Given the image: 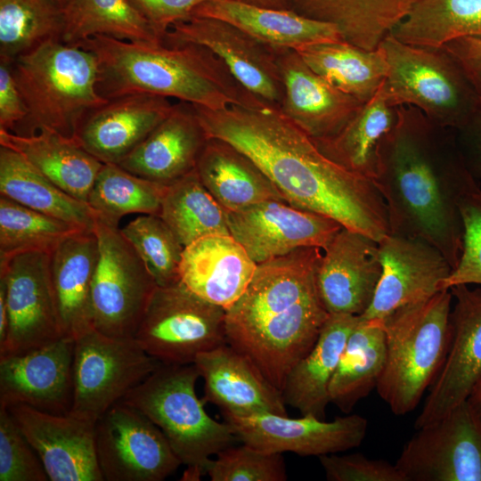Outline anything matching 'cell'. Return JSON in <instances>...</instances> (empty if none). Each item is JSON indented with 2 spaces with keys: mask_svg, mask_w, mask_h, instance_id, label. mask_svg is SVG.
Instances as JSON below:
<instances>
[{
  "mask_svg": "<svg viewBox=\"0 0 481 481\" xmlns=\"http://www.w3.org/2000/svg\"><path fill=\"white\" fill-rule=\"evenodd\" d=\"M8 332V310L6 302V285L3 278H0V346L6 340Z\"/></svg>",
  "mask_w": 481,
  "mask_h": 481,
  "instance_id": "db71d44e",
  "label": "cell"
},
{
  "mask_svg": "<svg viewBox=\"0 0 481 481\" xmlns=\"http://www.w3.org/2000/svg\"><path fill=\"white\" fill-rule=\"evenodd\" d=\"M195 365L163 364L121 400L135 408L165 435L182 464L184 480L207 475L212 459L239 441L231 425L211 418L196 394Z\"/></svg>",
  "mask_w": 481,
  "mask_h": 481,
  "instance_id": "8992f818",
  "label": "cell"
},
{
  "mask_svg": "<svg viewBox=\"0 0 481 481\" xmlns=\"http://www.w3.org/2000/svg\"><path fill=\"white\" fill-rule=\"evenodd\" d=\"M167 186L136 175L118 164L103 163L87 204L97 218L118 226L120 219L129 214L159 216Z\"/></svg>",
  "mask_w": 481,
  "mask_h": 481,
  "instance_id": "60d3db41",
  "label": "cell"
},
{
  "mask_svg": "<svg viewBox=\"0 0 481 481\" xmlns=\"http://www.w3.org/2000/svg\"><path fill=\"white\" fill-rule=\"evenodd\" d=\"M0 145L19 153L65 192L86 203L103 165L75 138L45 128L30 135L0 130Z\"/></svg>",
  "mask_w": 481,
  "mask_h": 481,
  "instance_id": "f546056e",
  "label": "cell"
},
{
  "mask_svg": "<svg viewBox=\"0 0 481 481\" xmlns=\"http://www.w3.org/2000/svg\"><path fill=\"white\" fill-rule=\"evenodd\" d=\"M211 481H285L288 479L281 452L261 451L241 443L216 454L207 469Z\"/></svg>",
  "mask_w": 481,
  "mask_h": 481,
  "instance_id": "f6af8a7d",
  "label": "cell"
},
{
  "mask_svg": "<svg viewBox=\"0 0 481 481\" xmlns=\"http://www.w3.org/2000/svg\"><path fill=\"white\" fill-rule=\"evenodd\" d=\"M379 46L388 64L382 86L392 106H413L434 123L456 130L480 103L463 70L444 47L406 44L391 33Z\"/></svg>",
  "mask_w": 481,
  "mask_h": 481,
  "instance_id": "ba28073f",
  "label": "cell"
},
{
  "mask_svg": "<svg viewBox=\"0 0 481 481\" xmlns=\"http://www.w3.org/2000/svg\"><path fill=\"white\" fill-rule=\"evenodd\" d=\"M51 481H104L95 450L97 420L69 411L51 413L26 404L8 408Z\"/></svg>",
  "mask_w": 481,
  "mask_h": 481,
  "instance_id": "e0dca14e",
  "label": "cell"
},
{
  "mask_svg": "<svg viewBox=\"0 0 481 481\" xmlns=\"http://www.w3.org/2000/svg\"><path fill=\"white\" fill-rule=\"evenodd\" d=\"M381 275L378 242L342 227L322 249L315 272L319 298L329 314L360 316Z\"/></svg>",
  "mask_w": 481,
  "mask_h": 481,
  "instance_id": "7402d4cb",
  "label": "cell"
},
{
  "mask_svg": "<svg viewBox=\"0 0 481 481\" xmlns=\"http://www.w3.org/2000/svg\"><path fill=\"white\" fill-rule=\"evenodd\" d=\"M63 31V9L55 0H0L1 61L12 64L46 42L61 41Z\"/></svg>",
  "mask_w": 481,
  "mask_h": 481,
  "instance_id": "b9f144b4",
  "label": "cell"
},
{
  "mask_svg": "<svg viewBox=\"0 0 481 481\" xmlns=\"http://www.w3.org/2000/svg\"><path fill=\"white\" fill-rule=\"evenodd\" d=\"M164 42L206 47L249 93L271 105L281 106L284 88L276 49L236 26L215 18L192 15L175 23L166 33Z\"/></svg>",
  "mask_w": 481,
  "mask_h": 481,
  "instance_id": "9a60e30c",
  "label": "cell"
},
{
  "mask_svg": "<svg viewBox=\"0 0 481 481\" xmlns=\"http://www.w3.org/2000/svg\"><path fill=\"white\" fill-rule=\"evenodd\" d=\"M11 68L28 111L13 133L45 128L75 138L83 118L108 101L97 89V59L82 47L46 42L16 58Z\"/></svg>",
  "mask_w": 481,
  "mask_h": 481,
  "instance_id": "5b68a950",
  "label": "cell"
},
{
  "mask_svg": "<svg viewBox=\"0 0 481 481\" xmlns=\"http://www.w3.org/2000/svg\"><path fill=\"white\" fill-rule=\"evenodd\" d=\"M160 365L135 338L90 330L75 339L70 411L98 420Z\"/></svg>",
  "mask_w": 481,
  "mask_h": 481,
  "instance_id": "8fae6325",
  "label": "cell"
},
{
  "mask_svg": "<svg viewBox=\"0 0 481 481\" xmlns=\"http://www.w3.org/2000/svg\"><path fill=\"white\" fill-rule=\"evenodd\" d=\"M208 139L192 106L181 102L118 165L168 185L195 169Z\"/></svg>",
  "mask_w": 481,
  "mask_h": 481,
  "instance_id": "4316f807",
  "label": "cell"
},
{
  "mask_svg": "<svg viewBox=\"0 0 481 481\" xmlns=\"http://www.w3.org/2000/svg\"><path fill=\"white\" fill-rule=\"evenodd\" d=\"M359 316L330 314L312 349L286 377L281 389L286 404L302 415L325 419L329 386L346 340Z\"/></svg>",
  "mask_w": 481,
  "mask_h": 481,
  "instance_id": "4dcf8cb0",
  "label": "cell"
},
{
  "mask_svg": "<svg viewBox=\"0 0 481 481\" xmlns=\"http://www.w3.org/2000/svg\"><path fill=\"white\" fill-rule=\"evenodd\" d=\"M192 106L207 137L227 142L249 157L290 205L377 242L390 232L373 181L326 157L280 107Z\"/></svg>",
  "mask_w": 481,
  "mask_h": 481,
  "instance_id": "6da1fadb",
  "label": "cell"
},
{
  "mask_svg": "<svg viewBox=\"0 0 481 481\" xmlns=\"http://www.w3.org/2000/svg\"><path fill=\"white\" fill-rule=\"evenodd\" d=\"M195 169L225 212L266 200L286 201L257 164L227 142L208 138Z\"/></svg>",
  "mask_w": 481,
  "mask_h": 481,
  "instance_id": "1f68e13d",
  "label": "cell"
},
{
  "mask_svg": "<svg viewBox=\"0 0 481 481\" xmlns=\"http://www.w3.org/2000/svg\"><path fill=\"white\" fill-rule=\"evenodd\" d=\"M99 257L91 306L94 329L114 338H134L158 287L120 228L96 219Z\"/></svg>",
  "mask_w": 481,
  "mask_h": 481,
  "instance_id": "30bf717a",
  "label": "cell"
},
{
  "mask_svg": "<svg viewBox=\"0 0 481 481\" xmlns=\"http://www.w3.org/2000/svg\"><path fill=\"white\" fill-rule=\"evenodd\" d=\"M193 364L204 380L202 400L216 405L223 416H288L281 391L230 345L200 354Z\"/></svg>",
  "mask_w": 481,
  "mask_h": 481,
  "instance_id": "603a6c76",
  "label": "cell"
},
{
  "mask_svg": "<svg viewBox=\"0 0 481 481\" xmlns=\"http://www.w3.org/2000/svg\"><path fill=\"white\" fill-rule=\"evenodd\" d=\"M454 131L468 168L477 180H481V102L467 121Z\"/></svg>",
  "mask_w": 481,
  "mask_h": 481,
  "instance_id": "f5cc1de1",
  "label": "cell"
},
{
  "mask_svg": "<svg viewBox=\"0 0 481 481\" xmlns=\"http://www.w3.org/2000/svg\"><path fill=\"white\" fill-rule=\"evenodd\" d=\"M225 213L230 234L257 265L300 248L323 249L343 227L336 220L281 200Z\"/></svg>",
  "mask_w": 481,
  "mask_h": 481,
  "instance_id": "2e32d148",
  "label": "cell"
},
{
  "mask_svg": "<svg viewBox=\"0 0 481 481\" xmlns=\"http://www.w3.org/2000/svg\"><path fill=\"white\" fill-rule=\"evenodd\" d=\"M63 9L69 0H55Z\"/></svg>",
  "mask_w": 481,
  "mask_h": 481,
  "instance_id": "6f0895ef",
  "label": "cell"
},
{
  "mask_svg": "<svg viewBox=\"0 0 481 481\" xmlns=\"http://www.w3.org/2000/svg\"><path fill=\"white\" fill-rule=\"evenodd\" d=\"M391 34L406 44L436 48L481 37V0H416Z\"/></svg>",
  "mask_w": 481,
  "mask_h": 481,
  "instance_id": "f35d334b",
  "label": "cell"
},
{
  "mask_svg": "<svg viewBox=\"0 0 481 481\" xmlns=\"http://www.w3.org/2000/svg\"><path fill=\"white\" fill-rule=\"evenodd\" d=\"M322 254L321 248L306 247L257 265L245 292L225 311L227 344L281 391L330 314L315 284Z\"/></svg>",
  "mask_w": 481,
  "mask_h": 481,
  "instance_id": "3957f363",
  "label": "cell"
},
{
  "mask_svg": "<svg viewBox=\"0 0 481 481\" xmlns=\"http://www.w3.org/2000/svg\"><path fill=\"white\" fill-rule=\"evenodd\" d=\"M295 51L327 82L363 102L374 96L388 72L379 46L367 50L343 39L309 45Z\"/></svg>",
  "mask_w": 481,
  "mask_h": 481,
  "instance_id": "e575fe53",
  "label": "cell"
},
{
  "mask_svg": "<svg viewBox=\"0 0 481 481\" xmlns=\"http://www.w3.org/2000/svg\"><path fill=\"white\" fill-rule=\"evenodd\" d=\"M159 287L180 281V265L184 247L157 215H142L120 228Z\"/></svg>",
  "mask_w": 481,
  "mask_h": 481,
  "instance_id": "ee69618b",
  "label": "cell"
},
{
  "mask_svg": "<svg viewBox=\"0 0 481 481\" xmlns=\"http://www.w3.org/2000/svg\"><path fill=\"white\" fill-rule=\"evenodd\" d=\"M330 481H405L395 466L385 460L369 459L361 453L319 456Z\"/></svg>",
  "mask_w": 481,
  "mask_h": 481,
  "instance_id": "c3c4849f",
  "label": "cell"
},
{
  "mask_svg": "<svg viewBox=\"0 0 481 481\" xmlns=\"http://www.w3.org/2000/svg\"><path fill=\"white\" fill-rule=\"evenodd\" d=\"M192 15L229 22L273 48L297 50L344 39L339 29L329 22L306 17L293 10L258 7L232 0L207 1Z\"/></svg>",
  "mask_w": 481,
  "mask_h": 481,
  "instance_id": "f1b7e54d",
  "label": "cell"
},
{
  "mask_svg": "<svg viewBox=\"0 0 481 481\" xmlns=\"http://www.w3.org/2000/svg\"><path fill=\"white\" fill-rule=\"evenodd\" d=\"M0 195L36 211L94 231L97 215L65 192L16 151L0 145Z\"/></svg>",
  "mask_w": 481,
  "mask_h": 481,
  "instance_id": "836d02e7",
  "label": "cell"
},
{
  "mask_svg": "<svg viewBox=\"0 0 481 481\" xmlns=\"http://www.w3.org/2000/svg\"><path fill=\"white\" fill-rule=\"evenodd\" d=\"M372 181L385 202L390 232L431 244L453 269L462 247L459 204L480 185L455 131L413 106H398L397 119L379 145Z\"/></svg>",
  "mask_w": 481,
  "mask_h": 481,
  "instance_id": "7a4b0ae2",
  "label": "cell"
},
{
  "mask_svg": "<svg viewBox=\"0 0 481 481\" xmlns=\"http://www.w3.org/2000/svg\"><path fill=\"white\" fill-rule=\"evenodd\" d=\"M224 318V308L181 281L158 286L134 338L163 364H192L200 354L227 344Z\"/></svg>",
  "mask_w": 481,
  "mask_h": 481,
  "instance_id": "9c48e42d",
  "label": "cell"
},
{
  "mask_svg": "<svg viewBox=\"0 0 481 481\" xmlns=\"http://www.w3.org/2000/svg\"><path fill=\"white\" fill-rule=\"evenodd\" d=\"M467 401L474 415L481 425V379L473 387Z\"/></svg>",
  "mask_w": 481,
  "mask_h": 481,
  "instance_id": "9f6ffc18",
  "label": "cell"
},
{
  "mask_svg": "<svg viewBox=\"0 0 481 481\" xmlns=\"http://www.w3.org/2000/svg\"><path fill=\"white\" fill-rule=\"evenodd\" d=\"M416 0H290L306 17L335 25L345 40L367 50L403 20Z\"/></svg>",
  "mask_w": 481,
  "mask_h": 481,
  "instance_id": "d6a6232c",
  "label": "cell"
},
{
  "mask_svg": "<svg viewBox=\"0 0 481 481\" xmlns=\"http://www.w3.org/2000/svg\"><path fill=\"white\" fill-rule=\"evenodd\" d=\"M169 98L132 94L110 99L81 121L76 141L106 164H118L171 112Z\"/></svg>",
  "mask_w": 481,
  "mask_h": 481,
  "instance_id": "cb8c5ba5",
  "label": "cell"
},
{
  "mask_svg": "<svg viewBox=\"0 0 481 481\" xmlns=\"http://www.w3.org/2000/svg\"><path fill=\"white\" fill-rule=\"evenodd\" d=\"M6 285L8 332L0 357L20 355L62 336L51 273L50 254L27 251L0 257Z\"/></svg>",
  "mask_w": 481,
  "mask_h": 481,
  "instance_id": "5bb4252c",
  "label": "cell"
},
{
  "mask_svg": "<svg viewBox=\"0 0 481 481\" xmlns=\"http://www.w3.org/2000/svg\"><path fill=\"white\" fill-rule=\"evenodd\" d=\"M49 480L44 465L8 408L0 406V481Z\"/></svg>",
  "mask_w": 481,
  "mask_h": 481,
  "instance_id": "bcb514c9",
  "label": "cell"
},
{
  "mask_svg": "<svg viewBox=\"0 0 481 481\" xmlns=\"http://www.w3.org/2000/svg\"><path fill=\"white\" fill-rule=\"evenodd\" d=\"M381 275L372 301L360 315L383 321L395 310L428 299L452 266L431 244L416 238L389 232L378 241Z\"/></svg>",
  "mask_w": 481,
  "mask_h": 481,
  "instance_id": "ffe728a7",
  "label": "cell"
},
{
  "mask_svg": "<svg viewBox=\"0 0 481 481\" xmlns=\"http://www.w3.org/2000/svg\"><path fill=\"white\" fill-rule=\"evenodd\" d=\"M245 4L253 6L280 9V10H292L290 0H232Z\"/></svg>",
  "mask_w": 481,
  "mask_h": 481,
  "instance_id": "11a10c76",
  "label": "cell"
},
{
  "mask_svg": "<svg viewBox=\"0 0 481 481\" xmlns=\"http://www.w3.org/2000/svg\"><path fill=\"white\" fill-rule=\"evenodd\" d=\"M240 442L269 452L322 456L359 446L367 420L357 414L326 421L313 415L289 418L272 413L247 417L224 416Z\"/></svg>",
  "mask_w": 481,
  "mask_h": 481,
  "instance_id": "d6986e66",
  "label": "cell"
},
{
  "mask_svg": "<svg viewBox=\"0 0 481 481\" xmlns=\"http://www.w3.org/2000/svg\"><path fill=\"white\" fill-rule=\"evenodd\" d=\"M62 42L77 45L95 36L163 43L131 0H69L63 8Z\"/></svg>",
  "mask_w": 481,
  "mask_h": 481,
  "instance_id": "74e56055",
  "label": "cell"
},
{
  "mask_svg": "<svg viewBox=\"0 0 481 481\" xmlns=\"http://www.w3.org/2000/svg\"><path fill=\"white\" fill-rule=\"evenodd\" d=\"M452 303L451 290L442 289L382 321L387 357L376 388L394 414L414 410L438 375L451 340Z\"/></svg>",
  "mask_w": 481,
  "mask_h": 481,
  "instance_id": "52a82bcc",
  "label": "cell"
},
{
  "mask_svg": "<svg viewBox=\"0 0 481 481\" xmlns=\"http://www.w3.org/2000/svg\"><path fill=\"white\" fill-rule=\"evenodd\" d=\"M98 257L94 230L72 233L50 254L52 286L64 337L76 339L94 329L91 289Z\"/></svg>",
  "mask_w": 481,
  "mask_h": 481,
  "instance_id": "83f0119b",
  "label": "cell"
},
{
  "mask_svg": "<svg viewBox=\"0 0 481 481\" xmlns=\"http://www.w3.org/2000/svg\"><path fill=\"white\" fill-rule=\"evenodd\" d=\"M396 119L397 107L389 103L381 85L374 96L364 102L337 134L313 140L334 162L373 180L379 145Z\"/></svg>",
  "mask_w": 481,
  "mask_h": 481,
  "instance_id": "8d00e7d4",
  "label": "cell"
},
{
  "mask_svg": "<svg viewBox=\"0 0 481 481\" xmlns=\"http://www.w3.org/2000/svg\"><path fill=\"white\" fill-rule=\"evenodd\" d=\"M395 464L405 481H481V425L468 401L418 428Z\"/></svg>",
  "mask_w": 481,
  "mask_h": 481,
  "instance_id": "4fadbf2b",
  "label": "cell"
},
{
  "mask_svg": "<svg viewBox=\"0 0 481 481\" xmlns=\"http://www.w3.org/2000/svg\"><path fill=\"white\" fill-rule=\"evenodd\" d=\"M76 46L96 57L97 89L107 100L149 94L211 110L269 104L244 88L216 55L199 45L95 36Z\"/></svg>",
  "mask_w": 481,
  "mask_h": 481,
  "instance_id": "277c9868",
  "label": "cell"
},
{
  "mask_svg": "<svg viewBox=\"0 0 481 481\" xmlns=\"http://www.w3.org/2000/svg\"><path fill=\"white\" fill-rule=\"evenodd\" d=\"M451 340L445 360L433 382L415 428L433 423L466 401L481 379V289H450Z\"/></svg>",
  "mask_w": 481,
  "mask_h": 481,
  "instance_id": "ac0fdd59",
  "label": "cell"
},
{
  "mask_svg": "<svg viewBox=\"0 0 481 481\" xmlns=\"http://www.w3.org/2000/svg\"><path fill=\"white\" fill-rule=\"evenodd\" d=\"M82 229L0 195V257L27 251L51 254Z\"/></svg>",
  "mask_w": 481,
  "mask_h": 481,
  "instance_id": "7bdbcfd3",
  "label": "cell"
},
{
  "mask_svg": "<svg viewBox=\"0 0 481 481\" xmlns=\"http://www.w3.org/2000/svg\"><path fill=\"white\" fill-rule=\"evenodd\" d=\"M275 49L284 88L281 111L314 140L337 134L364 102L327 82L295 50Z\"/></svg>",
  "mask_w": 481,
  "mask_h": 481,
  "instance_id": "d4e9b609",
  "label": "cell"
},
{
  "mask_svg": "<svg viewBox=\"0 0 481 481\" xmlns=\"http://www.w3.org/2000/svg\"><path fill=\"white\" fill-rule=\"evenodd\" d=\"M457 61L481 102V37H463L443 46Z\"/></svg>",
  "mask_w": 481,
  "mask_h": 481,
  "instance_id": "816d5d0a",
  "label": "cell"
},
{
  "mask_svg": "<svg viewBox=\"0 0 481 481\" xmlns=\"http://www.w3.org/2000/svg\"><path fill=\"white\" fill-rule=\"evenodd\" d=\"M95 450L104 481H162L182 464L160 428L122 401L98 418Z\"/></svg>",
  "mask_w": 481,
  "mask_h": 481,
  "instance_id": "7c38bea8",
  "label": "cell"
},
{
  "mask_svg": "<svg viewBox=\"0 0 481 481\" xmlns=\"http://www.w3.org/2000/svg\"><path fill=\"white\" fill-rule=\"evenodd\" d=\"M386 357L383 322L359 316L330 382V403L343 412L349 413L377 387Z\"/></svg>",
  "mask_w": 481,
  "mask_h": 481,
  "instance_id": "d590c367",
  "label": "cell"
},
{
  "mask_svg": "<svg viewBox=\"0 0 481 481\" xmlns=\"http://www.w3.org/2000/svg\"><path fill=\"white\" fill-rule=\"evenodd\" d=\"M257 267L231 234H212L184 247L179 274L192 293L226 311L245 292Z\"/></svg>",
  "mask_w": 481,
  "mask_h": 481,
  "instance_id": "484cf974",
  "label": "cell"
},
{
  "mask_svg": "<svg viewBox=\"0 0 481 481\" xmlns=\"http://www.w3.org/2000/svg\"><path fill=\"white\" fill-rule=\"evenodd\" d=\"M75 339L61 337L20 355L0 357V406L26 404L66 413L73 404Z\"/></svg>",
  "mask_w": 481,
  "mask_h": 481,
  "instance_id": "44dd1931",
  "label": "cell"
},
{
  "mask_svg": "<svg viewBox=\"0 0 481 481\" xmlns=\"http://www.w3.org/2000/svg\"><path fill=\"white\" fill-rule=\"evenodd\" d=\"M27 116L28 111L11 64L0 61V130L15 131Z\"/></svg>",
  "mask_w": 481,
  "mask_h": 481,
  "instance_id": "f907efd6",
  "label": "cell"
},
{
  "mask_svg": "<svg viewBox=\"0 0 481 481\" xmlns=\"http://www.w3.org/2000/svg\"><path fill=\"white\" fill-rule=\"evenodd\" d=\"M163 39L176 22L192 15L193 11L209 0H131Z\"/></svg>",
  "mask_w": 481,
  "mask_h": 481,
  "instance_id": "681fc988",
  "label": "cell"
},
{
  "mask_svg": "<svg viewBox=\"0 0 481 481\" xmlns=\"http://www.w3.org/2000/svg\"><path fill=\"white\" fill-rule=\"evenodd\" d=\"M159 216L183 247L204 236L230 234L226 213L196 169L167 186Z\"/></svg>",
  "mask_w": 481,
  "mask_h": 481,
  "instance_id": "ab89813d",
  "label": "cell"
},
{
  "mask_svg": "<svg viewBox=\"0 0 481 481\" xmlns=\"http://www.w3.org/2000/svg\"><path fill=\"white\" fill-rule=\"evenodd\" d=\"M462 223L460 259L443 281L440 290L457 285H478L481 289V185L465 195L459 204Z\"/></svg>",
  "mask_w": 481,
  "mask_h": 481,
  "instance_id": "7dc6e473",
  "label": "cell"
}]
</instances>
